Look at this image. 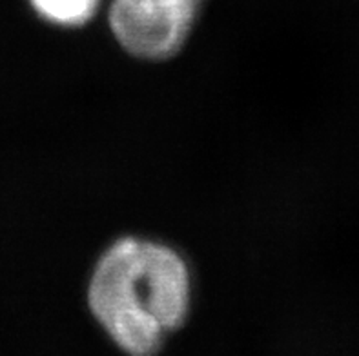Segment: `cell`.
I'll list each match as a JSON object with an SVG mask.
<instances>
[{"mask_svg": "<svg viewBox=\"0 0 359 356\" xmlns=\"http://www.w3.org/2000/svg\"><path fill=\"white\" fill-rule=\"evenodd\" d=\"M88 302L118 348L135 356L154 355L187 318L188 269L172 249L124 238L97 264Z\"/></svg>", "mask_w": 359, "mask_h": 356, "instance_id": "obj_1", "label": "cell"}, {"mask_svg": "<svg viewBox=\"0 0 359 356\" xmlns=\"http://www.w3.org/2000/svg\"><path fill=\"white\" fill-rule=\"evenodd\" d=\"M201 0H114L109 27L118 44L139 59L163 60L181 50Z\"/></svg>", "mask_w": 359, "mask_h": 356, "instance_id": "obj_2", "label": "cell"}, {"mask_svg": "<svg viewBox=\"0 0 359 356\" xmlns=\"http://www.w3.org/2000/svg\"><path fill=\"white\" fill-rule=\"evenodd\" d=\"M42 18L60 26H81L97 11L99 0H29Z\"/></svg>", "mask_w": 359, "mask_h": 356, "instance_id": "obj_3", "label": "cell"}]
</instances>
